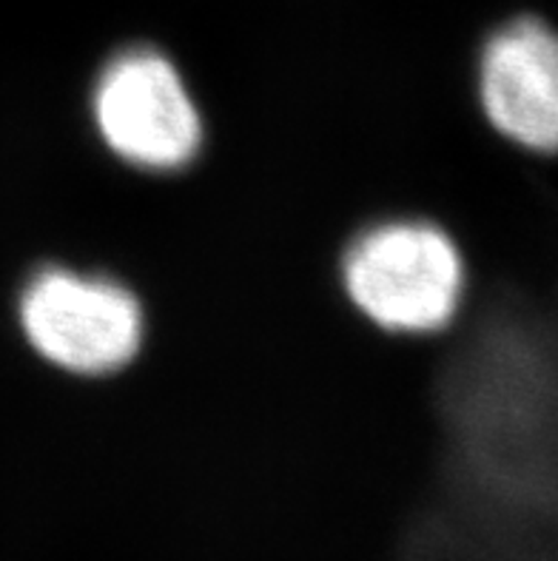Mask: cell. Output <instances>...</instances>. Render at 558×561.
<instances>
[{"instance_id": "1", "label": "cell", "mask_w": 558, "mask_h": 561, "mask_svg": "<svg viewBox=\"0 0 558 561\" xmlns=\"http://www.w3.org/2000/svg\"><path fill=\"white\" fill-rule=\"evenodd\" d=\"M467 271L445 228L388 220L365 228L342 254V288L356 311L388 334H436L465 299Z\"/></svg>"}, {"instance_id": "4", "label": "cell", "mask_w": 558, "mask_h": 561, "mask_svg": "<svg viewBox=\"0 0 558 561\" xmlns=\"http://www.w3.org/2000/svg\"><path fill=\"white\" fill-rule=\"evenodd\" d=\"M479 103L490 126L527 151L558 140V43L547 23L519 18L488 37L479 55Z\"/></svg>"}, {"instance_id": "3", "label": "cell", "mask_w": 558, "mask_h": 561, "mask_svg": "<svg viewBox=\"0 0 558 561\" xmlns=\"http://www.w3.org/2000/svg\"><path fill=\"white\" fill-rule=\"evenodd\" d=\"M89 112L103 146L151 174L185 169L203 146V114L183 71L151 46L109 57L94 78Z\"/></svg>"}, {"instance_id": "2", "label": "cell", "mask_w": 558, "mask_h": 561, "mask_svg": "<svg viewBox=\"0 0 558 561\" xmlns=\"http://www.w3.org/2000/svg\"><path fill=\"white\" fill-rule=\"evenodd\" d=\"M18 322L43 363L75 377L117 374L146 340V311L132 288L64 265L29 277L18 297Z\"/></svg>"}]
</instances>
